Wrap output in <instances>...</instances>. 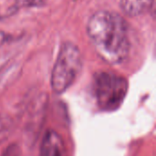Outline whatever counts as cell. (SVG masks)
<instances>
[{
    "instance_id": "6da1fadb",
    "label": "cell",
    "mask_w": 156,
    "mask_h": 156,
    "mask_svg": "<svg viewBox=\"0 0 156 156\" xmlns=\"http://www.w3.org/2000/svg\"><path fill=\"white\" fill-rule=\"evenodd\" d=\"M88 36L97 53L111 64L122 63L130 52L128 27L116 12L100 10L89 19Z\"/></svg>"
},
{
    "instance_id": "7a4b0ae2",
    "label": "cell",
    "mask_w": 156,
    "mask_h": 156,
    "mask_svg": "<svg viewBox=\"0 0 156 156\" xmlns=\"http://www.w3.org/2000/svg\"><path fill=\"white\" fill-rule=\"evenodd\" d=\"M82 69V57L79 48L71 43L61 45L51 73V88L58 94L66 91Z\"/></svg>"
},
{
    "instance_id": "3957f363",
    "label": "cell",
    "mask_w": 156,
    "mask_h": 156,
    "mask_svg": "<svg viewBox=\"0 0 156 156\" xmlns=\"http://www.w3.org/2000/svg\"><path fill=\"white\" fill-rule=\"evenodd\" d=\"M127 80L120 75L101 71L94 76L93 89L98 106L105 112H113L121 107L127 92Z\"/></svg>"
},
{
    "instance_id": "277c9868",
    "label": "cell",
    "mask_w": 156,
    "mask_h": 156,
    "mask_svg": "<svg viewBox=\"0 0 156 156\" xmlns=\"http://www.w3.org/2000/svg\"><path fill=\"white\" fill-rule=\"evenodd\" d=\"M39 156H69L62 137L53 130H48L42 140Z\"/></svg>"
},
{
    "instance_id": "5b68a950",
    "label": "cell",
    "mask_w": 156,
    "mask_h": 156,
    "mask_svg": "<svg viewBox=\"0 0 156 156\" xmlns=\"http://www.w3.org/2000/svg\"><path fill=\"white\" fill-rule=\"evenodd\" d=\"M154 0H120L122 12L129 16H138L148 12Z\"/></svg>"
},
{
    "instance_id": "8992f818",
    "label": "cell",
    "mask_w": 156,
    "mask_h": 156,
    "mask_svg": "<svg viewBox=\"0 0 156 156\" xmlns=\"http://www.w3.org/2000/svg\"><path fill=\"white\" fill-rule=\"evenodd\" d=\"M10 131H11L10 122L6 117L0 114V144L8 138L10 134Z\"/></svg>"
}]
</instances>
